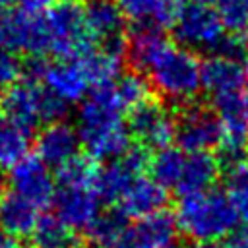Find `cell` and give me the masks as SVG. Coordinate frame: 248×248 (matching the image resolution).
<instances>
[{"label":"cell","mask_w":248,"mask_h":248,"mask_svg":"<svg viewBox=\"0 0 248 248\" xmlns=\"http://www.w3.org/2000/svg\"><path fill=\"white\" fill-rule=\"evenodd\" d=\"M178 232L198 242H217L238 227V213L227 194L205 190L180 196L174 211Z\"/></svg>","instance_id":"6da1fadb"},{"label":"cell","mask_w":248,"mask_h":248,"mask_svg":"<svg viewBox=\"0 0 248 248\" xmlns=\"http://www.w3.org/2000/svg\"><path fill=\"white\" fill-rule=\"evenodd\" d=\"M151 85L174 103H192L202 91V60L194 50L170 45L149 70Z\"/></svg>","instance_id":"7a4b0ae2"},{"label":"cell","mask_w":248,"mask_h":248,"mask_svg":"<svg viewBox=\"0 0 248 248\" xmlns=\"http://www.w3.org/2000/svg\"><path fill=\"white\" fill-rule=\"evenodd\" d=\"M43 17L50 37V54L56 58L78 60L95 46L85 23V0H54Z\"/></svg>","instance_id":"3957f363"},{"label":"cell","mask_w":248,"mask_h":248,"mask_svg":"<svg viewBox=\"0 0 248 248\" xmlns=\"http://www.w3.org/2000/svg\"><path fill=\"white\" fill-rule=\"evenodd\" d=\"M0 46L29 56H45L50 52V37L43 14L25 8L0 10Z\"/></svg>","instance_id":"277c9868"},{"label":"cell","mask_w":248,"mask_h":248,"mask_svg":"<svg viewBox=\"0 0 248 248\" xmlns=\"http://www.w3.org/2000/svg\"><path fill=\"white\" fill-rule=\"evenodd\" d=\"M149 147L141 143H132L126 153L120 157L107 161L105 167H99L97 176L93 180V190L105 203L120 202L128 186L138 178L143 176L149 169Z\"/></svg>","instance_id":"5b68a950"},{"label":"cell","mask_w":248,"mask_h":248,"mask_svg":"<svg viewBox=\"0 0 248 248\" xmlns=\"http://www.w3.org/2000/svg\"><path fill=\"white\" fill-rule=\"evenodd\" d=\"M172 33L184 48L213 52L225 35V25L215 8L188 4L182 6L176 21L172 23Z\"/></svg>","instance_id":"8992f818"},{"label":"cell","mask_w":248,"mask_h":248,"mask_svg":"<svg viewBox=\"0 0 248 248\" xmlns=\"http://www.w3.org/2000/svg\"><path fill=\"white\" fill-rule=\"evenodd\" d=\"M126 128L138 143L155 149L169 147L176 138V118L163 101L153 97L128 110Z\"/></svg>","instance_id":"52a82bcc"},{"label":"cell","mask_w":248,"mask_h":248,"mask_svg":"<svg viewBox=\"0 0 248 248\" xmlns=\"http://www.w3.org/2000/svg\"><path fill=\"white\" fill-rule=\"evenodd\" d=\"M223 136L221 118L213 108L202 105H188L176 118L174 141L184 153L209 151L217 147Z\"/></svg>","instance_id":"ba28073f"},{"label":"cell","mask_w":248,"mask_h":248,"mask_svg":"<svg viewBox=\"0 0 248 248\" xmlns=\"http://www.w3.org/2000/svg\"><path fill=\"white\" fill-rule=\"evenodd\" d=\"M10 186L14 192L35 203L39 209L52 203L56 194V178L50 167L37 155H25L10 169Z\"/></svg>","instance_id":"9c48e42d"},{"label":"cell","mask_w":248,"mask_h":248,"mask_svg":"<svg viewBox=\"0 0 248 248\" xmlns=\"http://www.w3.org/2000/svg\"><path fill=\"white\" fill-rule=\"evenodd\" d=\"M174 215L165 209L126 225V229L116 236L108 248H169L176 238Z\"/></svg>","instance_id":"30bf717a"},{"label":"cell","mask_w":248,"mask_h":248,"mask_svg":"<svg viewBox=\"0 0 248 248\" xmlns=\"http://www.w3.org/2000/svg\"><path fill=\"white\" fill-rule=\"evenodd\" d=\"M50 205L54 207V215L72 231H85L101 211V200L93 186H60Z\"/></svg>","instance_id":"8fae6325"},{"label":"cell","mask_w":248,"mask_h":248,"mask_svg":"<svg viewBox=\"0 0 248 248\" xmlns=\"http://www.w3.org/2000/svg\"><path fill=\"white\" fill-rule=\"evenodd\" d=\"M41 83L68 105L83 101L91 89L81 64L78 60H62V58H56L54 62H46Z\"/></svg>","instance_id":"7c38bea8"},{"label":"cell","mask_w":248,"mask_h":248,"mask_svg":"<svg viewBox=\"0 0 248 248\" xmlns=\"http://www.w3.org/2000/svg\"><path fill=\"white\" fill-rule=\"evenodd\" d=\"M169 46L170 43L161 27L140 23L134 25L126 37V58L136 72L149 74L153 64L163 56V52Z\"/></svg>","instance_id":"4fadbf2b"},{"label":"cell","mask_w":248,"mask_h":248,"mask_svg":"<svg viewBox=\"0 0 248 248\" xmlns=\"http://www.w3.org/2000/svg\"><path fill=\"white\" fill-rule=\"evenodd\" d=\"M39 91H41V83L39 81H31V79L16 81L12 87L2 91L0 108H2L4 116L8 120L23 126L29 132L33 128H37L41 124Z\"/></svg>","instance_id":"5bb4252c"},{"label":"cell","mask_w":248,"mask_h":248,"mask_svg":"<svg viewBox=\"0 0 248 248\" xmlns=\"http://www.w3.org/2000/svg\"><path fill=\"white\" fill-rule=\"evenodd\" d=\"M79 145L81 141L78 128L64 120L50 122L39 132L35 140V155L41 157L48 167H60L64 161L79 153Z\"/></svg>","instance_id":"9a60e30c"},{"label":"cell","mask_w":248,"mask_h":248,"mask_svg":"<svg viewBox=\"0 0 248 248\" xmlns=\"http://www.w3.org/2000/svg\"><path fill=\"white\" fill-rule=\"evenodd\" d=\"M78 134L81 145L85 147V153L95 161H112L122 153H126V149L132 145V136L124 120L78 130Z\"/></svg>","instance_id":"2e32d148"},{"label":"cell","mask_w":248,"mask_h":248,"mask_svg":"<svg viewBox=\"0 0 248 248\" xmlns=\"http://www.w3.org/2000/svg\"><path fill=\"white\" fill-rule=\"evenodd\" d=\"M167 202H169L167 188H163L151 176H138L120 198L118 207L126 217L141 219L163 211Z\"/></svg>","instance_id":"e0dca14e"},{"label":"cell","mask_w":248,"mask_h":248,"mask_svg":"<svg viewBox=\"0 0 248 248\" xmlns=\"http://www.w3.org/2000/svg\"><path fill=\"white\" fill-rule=\"evenodd\" d=\"M242 87L244 76L238 60L211 54L202 62V89L209 95V99L238 93Z\"/></svg>","instance_id":"ac0fdd59"},{"label":"cell","mask_w":248,"mask_h":248,"mask_svg":"<svg viewBox=\"0 0 248 248\" xmlns=\"http://www.w3.org/2000/svg\"><path fill=\"white\" fill-rule=\"evenodd\" d=\"M85 23L97 45L126 37V17L116 0H85Z\"/></svg>","instance_id":"d6986e66"},{"label":"cell","mask_w":248,"mask_h":248,"mask_svg":"<svg viewBox=\"0 0 248 248\" xmlns=\"http://www.w3.org/2000/svg\"><path fill=\"white\" fill-rule=\"evenodd\" d=\"M41 219V209L19 196L17 192L10 190L0 196V227L2 231L23 238L31 236L33 229Z\"/></svg>","instance_id":"ffe728a7"},{"label":"cell","mask_w":248,"mask_h":248,"mask_svg":"<svg viewBox=\"0 0 248 248\" xmlns=\"http://www.w3.org/2000/svg\"><path fill=\"white\" fill-rule=\"evenodd\" d=\"M219 172H221V165L217 157L211 155L209 151L188 153L184 159V169L176 184V190L180 196L211 190V186L219 178Z\"/></svg>","instance_id":"44dd1931"},{"label":"cell","mask_w":248,"mask_h":248,"mask_svg":"<svg viewBox=\"0 0 248 248\" xmlns=\"http://www.w3.org/2000/svg\"><path fill=\"white\" fill-rule=\"evenodd\" d=\"M124 17L130 19L134 25L149 23L155 27H172L176 21L182 0H116Z\"/></svg>","instance_id":"7402d4cb"},{"label":"cell","mask_w":248,"mask_h":248,"mask_svg":"<svg viewBox=\"0 0 248 248\" xmlns=\"http://www.w3.org/2000/svg\"><path fill=\"white\" fill-rule=\"evenodd\" d=\"M124 52L107 48L101 45L91 46L78 62L81 64L87 81L91 87H101V85H110L122 76V66H124Z\"/></svg>","instance_id":"603a6c76"},{"label":"cell","mask_w":248,"mask_h":248,"mask_svg":"<svg viewBox=\"0 0 248 248\" xmlns=\"http://www.w3.org/2000/svg\"><path fill=\"white\" fill-rule=\"evenodd\" d=\"M29 145H31V132L8 120L6 116H2L0 118V167L12 169L17 161L29 155Z\"/></svg>","instance_id":"cb8c5ba5"},{"label":"cell","mask_w":248,"mask_h":248,"mask_svg":"<svg viewBox=\"0 0 248 248\" xmlns=\"http://www.w3.org/2000/svg\"><path fill=\"white\" fill-rule=\"evenodd\" d=\"M128 225V217L120 211V207H108L99 211L93 221L85 227V236L87 242H91L97 248H108L116 236L126 229Z\"/></svg>","instance_id":"d4e9b609"},{"label":"cell","mask_w":248,"mask_h":248,"mask_svg":"<svg viewBox=\"0 0 248 248\" xmlns=\"http://www.w3.org/2000/svg\"><path fill=\"white\" fill-rule=\"evenodd\" d=\"M184 151L180 147H163L157 149L149 159V176L159 182L163 188H176L182 169H184Z\"/></svg>","instance_id":"484cf974"},{"label":"cell","mask_w":248,"mask_h":248,"mask_svg":"<svg viewBox=\"0 0 248 248\" xmlns=\"http://www.w3.org/2000/svg\"><path fill=\"white\" fill-rule=\"evenodd\" d=\"M31 242L35 248H78L74 231L56 215H41L31 232Z\"/></svg>","instance_id":"4316f807"},{"label":"cell","mask_w":248,"mask_h":248,"mask_svg":"<svg viewBox=\"0 0 248 248\" xmlns=\"http://www.w3.org/2000/svg\"><path fill=\"white\" fill-rule=\"evenodd\" d=\"M97 161L87 153H76L60 167H56V182L60 186H93L97 176Z\"/></svg>","instance_id":"83f0119b"},{"label":"cell","mask_w":248,"mask_h":248,"mask_svg":"<svg viewBox=\"0 0 248 248\" xmlns=\"http://www.w3.org/2000/svg\"><path fill=\"white\" fill-rule=\"evenodd\" d=\"M225 194L238 213V219L248 223V159L225 169Z\"/></svg>","instance_id":"f1b7e54d"},{"label":"cell","mask_w":248,"mask_h":248,"mask_svg":"<svg viewBox=\"0 0 248 248\" xmlns=\"http://www.w3.org/2000/svg\"><path fill=\"white\" fill-rule=\"evenodd\" d=\"M112 89H114V95L124 110H130L151 97V83L143 78V74H140L136 70L130 74H122L112 83Z\"/></svg>","instance_id":"f546056e"},{"label":"cell","mask_w":248,"mask_h":248,"mask_svg":"<svg viewBox=\"0 0 248 248\" xmlns=\"http://www.w3.org/2000/svg\"><path fill=\"white\" fill-rule=\"evenodd\" d=\"M217 14L231 33H244L248 27V0H217Z\"/></svg>","instance_id":"4dcf8cb0"},{"label":"cell","mask_w":248,"mask_h":248,"mask_svg":"<svg viewBox=\"0 0 248 248\" xmlns=\"http://www.w3.org/2000/svg\"><path fill=\"white\" fill-rule=\"evenodd\" d=\"M68 108H70L68 103H64L60 97H56L52 91H48L41 83V91H39V116H41V122H45V124L60 122L68 114Z\"/></svg>","instance_id":"1f68e13d"},{"label":"cell","mask_w":248,"mask_h":248,"mask_svg":"<svg viewBox=\"0 0 248 248\" xmlns=\"http://www.w3.org/2000/svg\"><path fill=\"white\" fill-rule=\"evenodd\" d=\"M21 72H23V64L17 58V54L0 46V91H6L16 81H19Z\"/></svg>","instance_id":"d6a6232c"},{"label":"cell","mask_w":248,"mask_h":248,"mask_svg":"<svg viewBox=\"0 0 248 248\" xmlns=\"http://www.w3.org/2000/svg\"><path fill=\"white\" fill-rule=\"evenodd\" d=\"M248 43L244 39V35L240 33H225L223 39L219 41V45L215 46V50L211 54H217V56H225V58H232V60H240L244 58L248 52Z\"/></svg>","instance_id":"836d02e7"},{"label":"cell","mask_w":248,"mask_h":248,"mask_svg":"<svg viewBox=\"0 0 248 248\" xmlns=\"http://www.w3.org/2000/svg\"><path fill=\"white\" fill-rule=\"evenodd\" d=\"M223 248H248V223L236 227L225 240Z\"/></svg>","instance_id":"e575fe53"},{"label":"cell","mask_w":248,"mask_h":248,"mask_svg":"<svg viewBox=\"0 0 248 248\" xmlns=\"http://www.w3.org/2000/svg\"><path fill=\"white\" fill-rule=\"evenodd\" d=\"M54 0H19V6L29 10V12H35V14H41L45 12Z\"/></svg>","instance_id":"d590c367"},{"label":"cell","mask_w":248,"mask_h":248,"mask_svg":"<svg viewBox=\"0 0 248 248\" xmlns=\"http://www.w3.org/2000/svg\"><path fill=\"white\" fill-rule=\"evenodd\" d=\"M0 248H23L19 238L0 229Z\"/></svg>","instance_id":"8d00e7d4"},{"label":"cell","mask_w":248,"mask_h":248,"mask_svg":"<svg viewBox=\"0 0 248 248\" xmlns=\"http://www.w3.org/2000/svg\"><path fill=\"white\" fill-rule=\"evenodd\" d=\"M242 76H244V85L248 91V54L244 56V62H242Z\"/></svg>","instance_id":"74e56055"},{"label":"cell","mask_w":248,"mask_h":248,"mask_svg":"<svg viewBox=\"0 0 248 248\" xmlns=\"http://www.w3.org/2000/svg\"><path fill=\"white\" fill-rule=\"evenodd\" d=\"M192 248H221V246H217L215 242H198V244L192 246Z\"/></svg>","instance_id":"f35d334b"},{"label":"cell","mask_w":248,"mask_h":248,"mask_svg":"<svg viewBox=\"0 0 248 248\" xmlns=\"http://www.w3.org/2000/svg\"><path fill=\"white\" fill-rule=\"evenodd\" d=\"M217 0H190V4H202V6H211L215 4Z\"/></svg>","instance_id":"ab89813d"},{"label":"cell","mask_w":248,"mask_h":248,"mask_svg":"<svg viewBox=\"0 0 248 248\" xmlns=\"http://www.w3.org/2000/svg\"><path fill=\"white\" fill-rule=\"evenodd\" d=\"M12 2H14V0H0V10L10 8V6H12Z\"/></svg>","instance_id":"60d3db41"},{"label":"cell","mask_w":248,"mask_h":248,"mask_svg":"<svg viewBox=\"0 0 248 248\" xmlns=\"http://www.w3.org/2000/svg\"><path fill=\"white\" fill-rule=\"evenodd\" d=\"M242 35H244V39H246V43H248V27L244 29V33H242Z\"/></svg>","instance_id":"b9f144b4"},{"label":"cell","mask_w":248,"mask_h":248,"mask_svg":"<svg viewBox=\"0 0 248 248\" xmlns=\"http://www.w3.org/2000/svg\"><path fill=\"white\" fill-rule=\"evenodd\" d=\"M169 248H176V246H174V244H172V246H169Z\"/></svg>","instance_id":"7bdbcfd3"}]
</instances>
